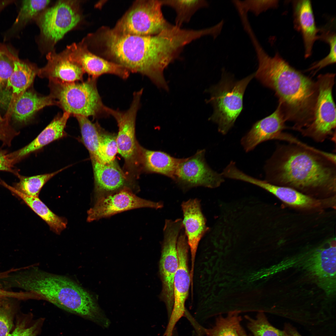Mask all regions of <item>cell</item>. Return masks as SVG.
<instances>
[{
	"mask_svg": "<svg viewBox=\"0 0 336 336\" xmlns=\"http://www.w3.org/2000/svg\"><path fill=\"white\" fill-rule=\"evenodd\" d=\"M90 36L110 61L147 76L159 88L169 89L164 72L180 50L179 39L173 31L143 36L122 34L104 27Z\"/></svg>",
	"mask_w": 336,
	"mask_h": 336,
	"instance_id": "1",
	"label": "cell"
},
{
	"mask_svg": "<svg viewBox=\"0 0 336 336\" xmlns=\"http://www.w3.org/2000/svg\"><path fill=\"white\" fill-rule=\"evenodd\" d=\"M265 180L304 191L334 192L336 155L299 142L278 144L267 160Z\"/></svg>",
	"mask_w": 336,
	"mask_h": 336,
	"instance_id": "2",
	"label": "cell"
},
{
	"mask_svg": "<svg viewBox=\"0 0 336 336\" xmlns=\"http://www.w3.org/2000/svg\"><path fill=\"white\" fill-rule=\"evenodd\" d=\"M252 43L258 67L254 73L263 85L273 90L286 121L298 131L307 126L313 116L318 94L316 81L292 67L278 53L269 56L256 39Z\"/></svg>",
	"mask_w": 336,
	"mask_h": 336,
	"instance_id": "3",
	"label": "cell"
},
{
	"mask_svg": "<svg viewBox=\"0 0 336 336\" xmlns=\"http://www.w3.org/2000/svg\"><path fill=\"white\" fill-rule=\"evenodd\" d=\"M7 287H17L68 312L92 320L100 310L92 295L76 282L63 275L27 268L6 278Z\"/></svg>",
	"mask_w": 336,
	"mask_h": 336,
	"instance_id": "4",
	"label": "cell"
},
{
	"mask_svg": "<svg viewBox=\"0 0 336 336\" xmlns=\"http://www.w3.org/2000/svg\"><path fill=\"white\" fill-rule=\"evenodd\" d=\"M50 95L64 111L74 115L87 117L107 116L109 108L103 103L96 86V79L84 82L62 83L49 81Z\"/></svg>",
	"mask_w": 336,
	"mask_h": 336,
	"instance_id": "5",
	"label": "cell"
},
{
	"mask_svg": "<svg viewBox=\"0 0 336 336\" xmlns=\"http://www.w3.org/2000/svg\"><path fill=\"white\" fill-rule=\"evenodd\" d=\"M254 73L239 81L224 74L219 83L209 89L213 112L209 119L216 123L218 132L226 134L233 126L243 108V97Z\"/></svg>",
	"mask_w": 336,
	"mask_h": 336,
	"instance_id": "6",
	"label": "cell"
},
{
	"mask_svg": "<svg viewBox=\"0 0 336 336\" xmlns=\"http://www.w3.org/2000/svg\"><path fill=\"white\" fill-rule=\"evenodd\" d=\"M335 74L319 75L316 81L318 94L312 120L299 131L304 137L318 142L327 138L335 142L336 106L332 95Z\"/></svg>",
	"mask_w": 336,
	"mask_h": 336,
	"instance_id": "7",
	"label": "cell"
},
{
	"mask_svg": "<svg viewBox=\"0 0 336 336\" xmlns=\"http://www.w3.org/2000/svg\"><path fill=\"white\" fill-rule=\"evenodd\" d=\"M161 0L136 1L113 28L124 34L139 35L158 34L173 25L165 18Z\"/></svg>",
	"mask_w": 336,
	"mask_h": 336,
	"instance_id": "8",
	"label": "cell"
},
{
	"mask_svg": "<svg viewBox=\"0 0 336 336\" xmlns=\"http://www.w3.org/2000/svg\"><path fill=\"white\" fill-rule=\"evenodd\" d=\"M183 227L182 220L178 219L166 220L163 228L159 272L162 282L161 297L166 306L169 318L174 305V279L179 265L177 242Z\"/></svg>",
	"mask_w": 336,
	"mask_h": 336,
	"instance_id": "9",
	"label": "cell"
},
{
	"mask_svg": "<svg viewBox=\"0 0 336 336\" xmlns=\"http://www.w3.org/2000/svg\"><path fill=\"white\" fill-rule=\"evenodd\" d=\"M79 2L59 1L35 19L42 40L51 47L79 23L81 19Z\"/></svg>",
	"mask_w": 336,
	"mask_h": 336,
	"instance_id": "10",
	"label": "cell"
},
{
	"mask_svg": "<svg viewBox=\"0 0 336 336\" xmlns=\"http://www.w3.org/2000/svg\"><path fill=\"white\" fill-rule=\"evenodd\" d=\"M205 153L204 149L201 150L191 156L182 158L173 180L184 189L198 186L216 188L224 181L222 173L213 170L207 164Z\"/></svg>",
	"mask_w": 336,
	"mask_h": 336,
	"instance_id": "11",
	"label": "cell"
},
{
	"mask_svg": "<svg viewBox=\"0 0 336 336\" xmlns=\"http://www.w3.org/2000/svg\"><path fill=\"white\" fill-rule=\"evenodd\" d=\"M177 248L179 265L174 279V305L164 334L165 336L172 335L176 324L184 314L185 302L191 284L188 266L189 247L184 232H180L177 240Z\"/></svg>",
	"mask_w": 336,
	"mask_h": 336,
	"instance_id": "12",
	"label": "cell"
},
{
	"mask_svg": "<svg viewBox=\"0 0 336 336\" xmlns=\"http://www.w3.org/2000/svg\"><path fill=\"white\" fill-rule=\"evenodd\" d=\"M163 206L161 202L141 198L128 188L101 198L87 212V221L92 222L133 209L148 208L156 209Z\"/></svg>",
	"mask_w": 336,
	"mask_h": 336,
	"instance_id": "13",
	"label": "cell"
},
{
	"mask_svg": "<svg viewBox=\"0 0 336 336\" xmlns=\"http://www.w3.org/2000/svg\"><path fill=\"white\" fill-rule=\"evenodd\" d=\"M143 91L142 89L134 92L131 104L127 110L123 112L110 108L109 110L110 115L114 118L119 127L116 137L118 152L127 163L133 162L137 155L135 121Z\"/></svg>",
	"mask_w": 336,
	"mask_h": 336,
	"instance_id": "14",
	"label": "cell"
},
{
	"mask_svg": "<svg viewBox=\"0 0 336 336\" xmlns=\"http://www.w3.org/2000/svg\"><path fill=\"white\" fill-rule=\"evenodd\" d=\"M63 53L68 59L81 66L91 77L97 79L105 74H114L124 79L129 76L130 72L123 67L91 52L83 40L68 46Z\"/></svg>",
	"mask_w": 336,
	"mask_h": 336,
	"instance_id": "15",
	"label": "cell"
},
{
	"mask_svg": "<svg viewBox=\"0 0 336 336\" xmlns=\"http://www.w3.org/2000/svg\"><path fill=\"white\" fill-rule=\"evenodd\" d=\"M181 208L183 212L182 220L185 229L191 257L190 275L193 280L196 254L199 242L208 230L206 220L202 213L200 202L197 199H191L182 202Z\"/></svg>",
	"mask_w": 336,
	"mask_h": 336,
	"instance_id": "16",
	"label": "cell"
},
{
	"mask_svg": "<svg viewBox=\"0 0 336 336\" xmlns=\"http://www.w3.org/2000/svg\"><path fill=\"white\" fill-rule=\"evenodd\" d=\"M284 114L278 105L269 115L256 122L241 139L244 150L249 152L259 144L272 139H282V131L287 128Z\"/></svg>",
	"mask_w": 336,
	"mask_h": 336,
	"instance_id": "17",
	"label": "cell"
},
{
	"mask_svg": "<svg viewBox=\"0 0 336 336\" xmlns=\"http://www.w3.org/2000/svg\"><path fill=\"white\" fill-rule=\"evenodd\" d=\"M95 180L96 200L125 188L124 174L114 160L104 163L91 159Z\"/></svg>",
	"mask_w": 336,
	"mask_h": 336,
	"instance_id": "18",
	"label": "cell"
},
{
	"mask_svg": "<svg viewBox=\"0 0 336 336\" xmlns=\"http://www.w3.org/2000/svg\"><path fill=\"white\" fill-rule=\"evenodd\" d=\"M47 63L38 69L40 77H46L49 81L70 83L82 80L85 72L82 67L65 57L61 53L50 52L47 55Z\"/></svg>",
	"mask_w": 336,
	"mask_h": 336,
	"instance_id": "19",
	"label": "cell"
},
{
	"mask_svg": "<svg viewBox=\"0 0 336 336\" xmlns=\"http://www.w3.org/2000/svg\"><path fill=\"white\" fill-rule=\"evenodd\" d=\"M292 4L294 27L302 35L305 57L307 58L312 54L314 43L318 40L319 29L316 25L310 1H293Z\"/></svg>",
	"mask_w": 336,
	"mask_h": 336,
	"instance_id": "20",
	"label": "cell"
},
{
	"mask_svg": "<svg viewBox=\"0 0 336 336\" xmlns=\"http://www.w3.org/2000/svg\"><path fill=\"white\" fill-rule=\"evenodd\" d=\"M70 115L64 112L62 116L56 117L31 142L21 148L9 153L14 164L30 154L66 136L65 128Z\"/></svg>",
	"mask_w": 336,
	"mask_h": 336,
	"instance_id": "21",
	"label": "cell"
},
{
	"mask_svg": "<svg viewBox=\"0 0 336 336\" xmlns=\"http://www.w3.org/2000/svg\"><path fill=\"white\" fill-rule=\"evenodd\" d=\"M243 180L266 190L290 205L312 208L318 207L321 204V201L314 199L293 189L276 185L265 180H260L248 175L244 176Z\"/></svg>",
	"mask_w": 336,
	"mask_h": 336,
	"instance_id": "22",
	"label": "cell"
},
{
	"mask_svg": "<svg viewBox=\"0 0 336 336\" xmlns=\"http://www.w3.org/2000/svg\"><path fill=\"white\" fill-rule=\"evenodd\" d=\"M38 70L34 65L19 58L15 61L12 73L7 82L12 110L16 100L32 83Z\"/></svg>",
	"mask_w": 336,
	"mask_h": 336,
	"instance_id": "23",
	"label": "cell"
},
{
	"mask_svg": "<svg viewBox=\"0 0 336 336\" xmlns=\"http://www.w3.org/2000/svg\"><path fill=\"white\" fill-rule=\"evenodd\" d=\"M57 105L50 95L41 96L32 91H26L16 100L12 109V115L16 121L25 123L37 111L46 106Z\"/></svg>",
	"mask_w": 336,
	"mask_h": 336,
	"instance_id": "24",
	"label": "cell"
},
{
	"mask_svg": "<svg viewBox=\"0 0 336 336\" xmlns=\"http://www.w3.org/2000/svg\"><path fill=\"white\" fill-rule=\"evenodd\" d=\"M19 58L17 50L10 45L0 42V109L7 110L11 99L7 89V82L16 61Z\"/></svg>",
	"mask_w": 336,
	"mask_h": 336,
	"instance_id": "25",
	"label": "cell"
},
{
	"mask_svg": "<svg viewBox=\"0 0 336 336\" xmlns=\"http://www.w3.org/2000/svg\"><path fill=\"white\" fill-rule=\"evenodd\" d=\"M142 149L143 161L147 171L163 175L174 180L182 159L175 157L162 151Z\"/></svg>",
	"mask_w": 336,
	"mask_h": 336,
	"instance_id": "26",
	"label": "cell"
},
{
	"mask_svg": "<svg viewBox=\"0 0 336 336\" xmlns=\"http://www.w3.org/2000/svg\"><path fill=\"white\" fill-rule=\"evenodd\" d=\"M3 186L22 199L33 211L47 224L52 231L56 234H59L66 228L67 224V220L54 213L38 197L26 195L5 182L3 183Z\"/></svg>",
	"mask_w": 336,
	"mask_h": 336,
	"instance_id": "27",
	"label": "cell"
},
{
	"mask_svg": "<svg viewBox=\"0 0 336 336\" xmlns=\"http://www.w3.org/2000/svg\"><path fill=\"white\" fill-rule=\"evenodd\" d=\"M49 0H23L14 22L3 35L5 42L17 37L27 24L36 19L50 3Z\"/></svg>",
	"mask_w": 336,
	"mask_h": 336,
	"instance_id": "28",
	"label": "cell"
},
{
	"mask_svg": "<svg viewBox=\"0 0 336 336\" xmlns=\"http://www.w3.org/2000/svg\"><path fill=\"white\" fill-rule=\"evenodd\" d=\"M310 260V270L321 279L334 282L335 278L336 246H329L317 250Z\"/></svg>",
	"mask_w": 336,
	"mask_h": 336,
	"instance_id": "29",
	"label": "cell"
},
{
	"mask_svg": "<svg viewBox=\"0 0 336 336\" xmlns=\"http://www.w3.org/2000/svg\"><path fill=\"white\" fill-rule=\"evenodd\" d=\"M239 313L234 311L229 312L226 317L219 316L212 328L201 327L203 332L207 336H239V330L242 320Z\"/></svg>",
	"mask_w": 336,
	"mask_h": 336,
	"instance_id": "30",
	"label": "cell"
},
{
	"mask_svg": "<svg viewBox=\"0 0 336 336\" xmlns=\"http://www.w3.org/2000/svg\"><path fill=\"white\" fill-rule=\"evenodd\" d=\"M161 1L162 6L170 7L175 10L176 13L175 25L180 28L183 23L189 21L198 10L208 5L207 2L203 0Z\"/></svg>",
	"mask_w": 336,
	"mask_h": 336,
	"instance_id": "31",
	"label": "cell"
},
{
	"mask_svg": "<svg viewBox=\"0 0 336 336\" xmlns=\"http://www.w3.org/2000/svg\"><path fill=\"white\" fill-rule=\"evenodd\" d=\"M65 167L55 172L31 176H25L19 174V181L13 187L27 196L38 197L40 191L46 183L51 178L67 168Z\"/></svg>",
	"mask_w": 336,
	"mask_h": 336,
	"instance_id": "32",
	"label": "cell"
},
{
	"mask_svg": "<svg viewBox=\"0 0 336 336\" xmlns=\"http://www.w3.org/2000/svg\"><path fill=\"white\" fill-rule=\"evenodd\" d=\"M74 116L79 123L82 140L89 153L91 158L97 159L100 132L97 124L92 123L87 117L79 115Z\"/></svg>",
	"mask_w": 336,
	"mask_h": 336,
	"instance_id": "33",
	"label": "cell"
},
{
	"mask_svg": "<svg viewBox=\"0 0 336 336\" xmlns=\"http://www.w3.org/2000/svg\"><path fill=\"white\" fill-rule=\"evenodd\" d=\"M245 318L248 321V328L255 336H288L284 330L271 325L262 312H259L255 319L247 315Z\"/></svg>",
	"mask_w": 336,
	"mask_h": 336,
	"instance_id": "34",
	"label": "cell"
},
{
	"mask_svg": "<svg viewBox=\"0 0 336 336\" xmlns=\"http://www.w3.org/2000/svg\"><path fill=\"white\" fill-rule=\"evenodd\" d=\"M118 152L116 137L111 134L99 132L98 157L97 159H95L104 163H109L114 160Z\"/></svg>",
	"mask_w": 336,
	"mask_h": 336,
	"instance_id": "35",
	"label": "cell"
},
{
	"mask_svg": "<svg viewBox=\"0 0 336 336\" xmlns=\"http://www.w3.org/2000/svg\"><path fill=\"white\" fill-rule=\"evenodd\" d=\"M8 299L0 298V336H7L13 326L14 309Z\"/></svg>",
	"mask_w": 336,
	"mask_h": 336,
	"instance_id": "36",
	"label": "cell"
},
{
	"mask_svg": "<svg viewBox=\"0 0 336 336\" xmlns=\"http://www.w3.org/2000/svg\"><path fill=\"white\" fill-rule=\"evenodd\" d=\"M237 3L247 12H250L256 16L267 10L277 7L278 0H236Z\"/></svg>",
	"mask_w": 336,
	"mask_h": 336,
	"instance_id": "37",
	"label": "cell"
},
{
	"mask_svg": "<svg viewBox=\"0 0 336 336\" xmlns=\"http://www.w3.org/2000/svg\"><path fill=\"white\" fill-rule=\"evenodd\" d=\"M40 321L30 324L27 319H19L13 331L7 336H36L40 329Z\"/></svg>",
	"mask_w": 336,
	"mask_h": 336,
	"instance_id": "38",
	"label": "cell"
},
{
	"mask_svg": "<svg viewBox=\"0 0 336 336\" xmlns=\"http://www.w3.org/2000/svg\"><path fill=\"white\" fill-rule=\"evenodd\" d=\"M11 115L6 114L5 117H0V141L5 146H10L12 139L19 132L10 125L9 119Z\"/></svg>",
	"mask_w": 336,
	"mask_h": 336,
	"instance_id": "39",
	"label": "cell"
},
{
	"mask_svg": "<svg viewBox=\"0 0 336 336\" xmlns=\"http://www.w3.org/2000/svg\"><path fill=\"white\" fill-rule=\"evenodd\" d=\"M14 165L9 153L6 150L0 149V171L11 172L16 176L19 171L15 168Z\"/></svg>",
	"mask_w": 336,
	"mask_h": 336,
	"instance_id": "40",
	"label": "cell"
},
{
	"mask_svg": "<svg viewBox=\"0 0 336 336\" xmlns=\"http://www.w3.org/2000/svg\"><path fill=\"white\" fill-rule=\"evenodd\" d=\"M0 298L25 299H34V296L32 294L29 292L9 291L0 288Z\"/></svg>",
	"mask_w": 336,
	"mask_h": 336,
	"instance_id": "41",
	"label": "cell"
},
{
	"mask_svg": "<svg viewBox=\"0 0 336 336\" xmlns=\"http://www.w3.org/2000/svg\"><path fill=\"white\" fill-rule=\"evenodd\" d=\"M284 330L288 336H301L294 327L288 324H285Z\"/></svg>",
	"mask_w": 336,
	"mask_h": 336,
	"instance_id": "42",
	"label": "cell"
},
{
	"mask_svg": "<svg viewBox=\"0 0 336 336\" xmlns=\"http://www.w3.org/2000/svg\"><path fill=\"white\" fill-rule=\"evenodd\" d=\"M239 336H249L247 334L244 329L241 326L239 329Z\"/></svg>",
	"mask_w": 336,
	"mask_h": 336,
	"instance_id": "43",
	"label": "cell"
},
{
	"mask_svg": "<svg viewBox=\"0 0 336 336\" xmlns=\"http://www.w3.org/2000/svg\"><path fill=\"white\" fill-rule=\"evenodd\" d=\"M234 162V161H231L230 162V163H230V162ZM225 168H224V170H223V175H224V177H225V176H224V174H223V171H224V170Z\"/></svg>",
	"mask_w": 336,
	"mask_h": 336,
	"instance_id": "44",
	"label": "cell"
}]
</instances>
